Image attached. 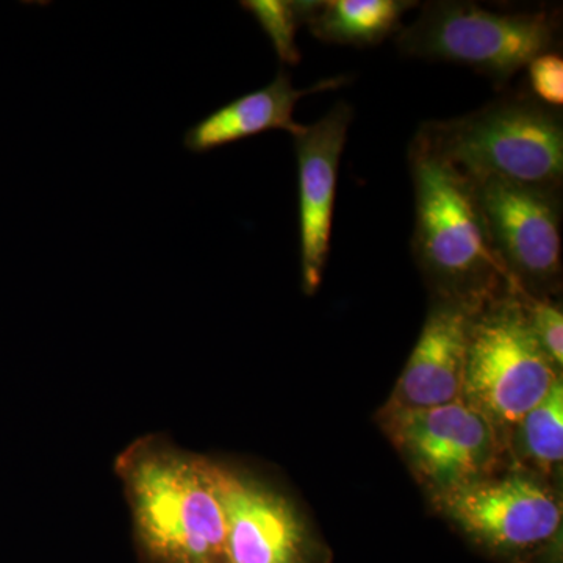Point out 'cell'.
Returning <instances> with one entry per match:
<instances>
[{
    "mask_svg": "<svg viewBox=\"0 0 563 563\" xmlns=\"http://www.w3.org/2000/svg\"><path fill=\"white\" fill-rule=\"evenodd\" d=\"M141 563H228L217 459L144 435L114 461Z\"/></svg>",
    "mask_w": 563,
    "mask_h": 563,
    "instance_id": "6da1fadb",
    "label": "cell"
},
{
    "mask_svg": "<svg viewBox=\"0 0 563 563\" xmlns=\"http://www.w3.org/2000/svg\"><path fill=\"white\" fill-rule=\"evenodd\" d=\"M409 161L417 207L413 255L432 298L477 309L510 290L512 280L493 251L472 180L417 143Z\"/></svg>",
    "mask_w": 563,
    "mask_h": 563,
    "instance_id": "7a4b0ae2",
    "label": "cell"
},
{
    "mask_svg": "<svg viewBox=\"0 0 563 563\" xmlns=\"http://www.w3.org/2000/svg\"><path fill=\"white\" fill-rule=\"evenodd\" d=\"M413 143L470 180L562 190V113L532 96L501 99L455 120L426 122Z\"/></svg>",
    "mask_w": 563,
    "mask_h": 563,
    "instance_id": "3957f363",
    "label": "cell"
},
{
    "mask_svg": "<svg viewBox=\"0 0 563 563\" xmlns=\"http://www.w3.org/2000/svg\"><path fill=\"white\" fill-rule=\"evenodd\" d=\"M561 379L533 336L514 285L474 312L462 399L490 420L503 443Z\"/></svg>",
    "mask_w": 563,
    "mask_h": 563,
    "instance_id": "277c9868",
    "label": "cell"
},
{
    "mask_svg": "<svg viewBox=\"0 0 563 563\" xmlns=\"http://www.w3.org/2000/svg\"><path fill=\"white\" fill-rule=\"evenodd\" d=\"M559 18L536 13H496L468 2H432L396 36L407 57L470 66L506 84L539 55L553 52Z\"/></svg>",
    "mask_w": 563,
    "mask_h": 563,
    "instance_id": "5b68a950",
    "label": "cell"
},
{
    "mask_svg": "<svg viewBox=\"0 0 563 563\" xmlns=\"http://www.w3.org/2000/svg\"><path fill=\"white\" fill-rule=\"evenodd\" d=\"M379 421L431 496L498 473L506 454L490 420L463 401L379 415Z\"/></svg>",
    "mask_w": 563,
    "mask_h": 563,
    "instance_id": "8992f818",
    "label": "cell"
},
{
    "mask_svg": "<svg viewBox=\"0 0 563 563\" xmlns=\"http://www.w3.org/2000/svg\"><path fill=\"white\" fill-rule=\"evenodd\" d=\"M437 509L493 553L520 558L547 547L562 526V503L548 481L510 468L432 496Z\"/></svg>",
    "mask_w": 563,
    "mask_h": 563,
    "instance_id": "52a82bcc",
    "label": "cell"
},
{
    "mask_svg": "<svg viewBox=\"0 0 563 563\" xmlns=\"http://www.w3.org/2000/svg\"><path fill=\"white\" fill-rule=\"evenodd\" d=\"M496 257L515 287L551 298L562 280L561 192L472 180Z\"/></svg>",
    "mask_w": 563,
    "mask_h": 563,
    "instance_id": "ba28073f",
    "label": "cell"
},
{
    "mask_svg": "<svg viewBox=\"0 0 563 563\" xmlns=\"http://www.w3.org/2000/svg\"><path fill=\"white\" fill-rule=\"evenodd\" d=\"M228 563H318V544L291 496L261 474L217 459Z\"/></svg>",
    "mask_w": 563,
    "mask_h": 563,
    "instance_id": "9c48e42d",
    "label": "cell"
},
{
    "mask_svg": "<svg viewBox=\"0 0 563 563\" xmlns=\"http://www.w3.org/2000/svg\"><path fill=\"white\" fill-rule=\"evenodd\" d=\"M354 110L340 101L314 124L292 135L299 176L302 290L320 288L331 244L336 176Z\"/></svg>",
    "mask_w": 563,
    "mask_h": 563,
    "instance_id": "30bf717a",
    "label": "cell"
},
{
    "mask_svg": "<svg viewBox=\"0 0 563 563\" xmlns=\"http://www.w3.org/2000/svg\"><path fill=\"white\" fill-rule=\"evenodd\" d=\"M477 309L432 298L420 339L379 415L463 401L470 325Z\"/></svg>",
    "mask_w": 563,
    "mask_h": 563,
    "instance_id": "8fae6325",
    "label": "cell"
},
{
    "mask_svg": "<svg viewBox=\"0 0 563 563\" xmlns=\"http://www.w3.org/2000/svg\"><path fill=\"white\" fill-rule=\"evenodd\" d=\"M346 80L344 76L332 77L299 90L292 87L290 74L280 69L272 84L233 99L196 122L185 132L184 146L192 154H207L261 133L285 131L296 135L303 129L292 117L299 99L318 91L335 90Z\"/></svg>",
    "mask_w": 563,
    "mask_h": 563,
    "instance_id": "7c38bea8",
    "label": "cell"
},
{
    "mask_svg": "<svg viewBox=\"0 0 563 563\" xmlns=\"http://www.w3.org/2000/svg\"><path fill=\"white\" fill-rule=\"evenodd\" d=\"M417 2L409 0H328L317 2L310 32L324 43L368 47L401 29V18Z\"/></svg>",
    "mask_w": 563,
    "mask_h": 563,
    "instance_id": "4fadbf2b",
    "label": "cell"
},
{
    "mask_svg": "<svg viewBox=\"0 0 563 563\" xmlns=\"http://www.w3.org/2000/svg\"><path fill=\"white\" fill-rule=\"evenodd\" d=\"M506 453L512 468L536 474L548 481L563 462V383H555L544 399L521 418L507 433Z\"/></svg>",
    "mask_w": 563,
    "mask_h": 563,
    "instance_id": "5bb4252c",
    "label": "cell"
},
{
    "mask_svg": "<svg viewBox=\"0 0 563 563\" xmlns=\"http://www.w3.org/2000/svg\"><path fill=\"white\" fill-rule=\"evenodd\" d=\"M317 2H285V0H246L244 10L250 11L279 55L280 62L298 65L301 52L296 46V33L309 22Z\"/></svg>",
    "mask_w": 563,
    "mask_h": 563,
    "instance_id": "9a60e30c",
    "label": "cell"
},
{
    "mask_svg": "<svg viewBox=\"0 0 563 563\" xmlns=\"http://www.w3.org/2000/svg\"><path fill=\"white\" fill-rule=\"evenodd\" d=\"M514 285V284H512ZM518 298L523 303L526 318L540 347L548 355L555 368H563V312L561 303L553 298H537L515 287Z\"/></svg>",
    "mask_w": 563,
    "mask_h": 563,
    "instance_id": "2e32d148",
    "label": "cell"
},
{
    "mask_svg": "<svg viewBox=\"0 0 563 563\" xmlns=\"http://www.w3.org/2000/svg\"><path fill=\"white\" fill-rule=\"evenodd\" d=\"M529 81L537 101L561 109L563 106V60L555 52L533 58L528 66Z\"/></svg>",
    "mask_w": 563,
    "mask_h": 563,
    "instance_id": "e0dca14e",
    "label": "cell"
}]
</instances>
